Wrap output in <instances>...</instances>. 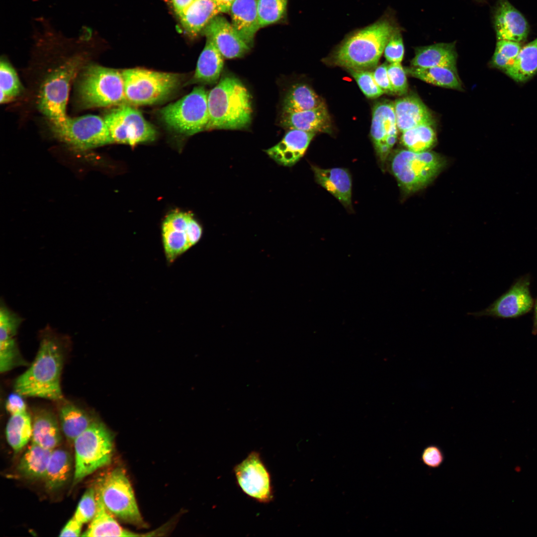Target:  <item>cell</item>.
<instances>
[{
  "label": "cell",
  "instance_id": "1",
  "mask_svg": "<svg viewBox=\"0 0 537 537\" xmlns=\"http://www.w3.org/2000/svg\"><path fill=\"white\" fill-rule=\"evenodd\" d=\"M63 362L59 339L47 331L41 340L32 363L15 380L14 392L23 397L62 400L60 379Z\"/></svg>",
  "mask_w": 537,
  "mask_h": 537
},
{
  "label": "cell",
  "instance_id": "2",
  "mask_svg": "<svg viewBox=\"0 0 537 537\" xmlns=\"http://www.w3.org/2000/svg\"><path fill=\"white\" fill-rule=\"evenodd\" d=\"M209 122L206 130L242 129L252 119L251 95L241 81L225 75L208 92Z\"/></svg>",
  "mask_w": 537,
  "mask_h": 537
},
{
  "label": "cell",
  "instance_id": "3",
  "mask_svg": "<svg viewBox=\"0 0 537 537\" xmlns=\"http://www.w3.org/2000/svg\"><path fill=\"white\" fill-rule=\"evenodd\" d=\"M395 29L389 20L381 19L354 33L334 52V64L356 70L375 67Z\"/></svg>",
  "mask_w": 537,
  "mask_h": 537
},
{
  "label": "cell",
  "instance_id": "4",
  "mask_svg": "<svg viewBox=\"0 0 537 537\" xmlns=\"http://www.w3.org/2000/svg\"><path fill=\"white\" fill-rule=\"evenodd\" d=\"M76 95L80 107H107L126 104L121 71L95 64L83 67Z\"/></svg>",
  "mask_w": 537,
  "mask_h": 537
},
{
  "label": "cell",
  "instance_id": "5",
  "mask_svg": "<svg viewBox=\"0 0 537 537\" xmlns=\"http://www.w3.org/2000/svg\"><path fill=\"white\" fill-rule=\"evenodd\" d=\"M73 484L108 465L113 450V436L104 424L96 418L74 440Z\"/></svg>",
  "mask_w": 537,
  "mask_h": 537
},
{
  "label": "cell",
  "instance_id": "6",
  "mask_svg": "<svg viewBox=\"0 0 537 537\" xmlns=\"http://www.w3.org/2000/svg\"><path fill=\"white\" fill-rule=\"evenodd\" d=\"M84 62L81 55L69 58L50 71L42 82L37 105L50 123L60 121L67 116L66 106L71 85L84 67Z\"/></svg>",
  "mask_w": 537,
  "mask_h": 537
},
{
  "label": "cell",
  "instance_id": "7",
  "mask_svg": "<svg viewBox=\"0 0 537 537\" xmlns=\"http://www.w3.org/2000/svg\"><path fill=\"white\" fill-rule=\"evenodd\" d=\"M127 104L151 105L160 102L179 87L181 77L179 74L142 68L121 71Z\"/></svg>",
  "mask_w": 537,
  "mask_h": 537
},
{
  "label": "cell",
  "instance_id": "8",
  "mask_svg": "<svg viewBox=\"0 0 537 537\" xmlns=\"http://www.w3.org/2000/svg\"><path fill=\"white\" fill-rule=\"evenodd\" d=\"M444 159L437 154L401 150L392 156L391 170L402 188L413 192L427 186L445 166Z\"/></svg>",
  "mask_w": 537,
  "mask_h": 537
},
{
  "label": "cell",
  "instance_id": "9",
  "mask_svg": "<svg viewBox=\"0 0 537 537\" xmlns=\"http://www.w3.org/2000/svg\"><path fill=\"white\" fill-rule=\"evenodd\" d=\"M208 92L202 86L160 111L165 124L175 132L193 135L206 130L209 122Z\"/></svg>",
  "mask_w": 537,
  "mask_h": 537
},
{
  "label": "cell",
  "instance_id": "10",
  "mask_svg": "<svg viewBox=\"0 0 537 537\" xmlns=\"http://www.w3.org/2000/svg\"><path fill=\"white\" fill-rule=\"evenodd\" d=\"M106 509L130 524L144 526L134 493L123 469L116 468L101 478L95 489Z\"/></svg>",
  "mask_w": 537,
  "mask_h": 537
},
{
  "label": "cell",
  "instance_id": "11",
  "mask_svg": "<svg viewBox=\"0 0 537 537\" xmlns=\"http://www.w3.org/2000/svg\"><path fill=\"white\" fill-rule=\"evenodd\" d=\"M50 123L57 139L78 149L87 150L113 143L103 118L99 116H67L60 121Z\"/></svg>",
  "mask_w": 537,
  "mask_h": 537
},
{
  "label": "cell",
  "instance_id": "12",
  "mask_svg": "<svg viewBox=\"0 0 537 537\" xmlns=\"http://www.w3.org/2000/svg\"><path fill=\"white\" fill-rule=\"evenodd\" d=\"M113 143L131 146L154 140L157 132L141 112L124 104L107 112L103 117Z\"/></svg>",
  "mask_w": 537,
  "mask_h": 537
},
{
  "label": "cell",
  "instance_id": "13",
  "mask_svg": "<svg viewBox=\"0 0 537 537\" xmlns=\"http://www.w3.org/2000/svg\"><path fill=\"white\" fill-rule=\"evenodd\" d=\"M202 234L201 226L188 212L175 211L169 214L162 225V239L165 255L173 263L196 244Z\"/></svg>",
  "mask_w": 537,
  "mask_h": 537
},
{
  "label": "cell",
  "instance_id": "14",
  "mask_svg": "<svg viewBox=\"0 0 537 537\" xmlns=\"http://www.w3.org/2000/svg\"><path fill=\"white\" fill-rule=\"evenodd\" d=\"M233 472L237 485L247 496L261 503L272 501L271 476L259 452L251 451L234 467Z\"/></svg>",
  "mask_w": 537,
  "mask_h": 537
},
{
  "label": "cell",
  "instance_id": "15",
  "mask_svg": "<svg viewBox=\"0 0 537 537\" xmlns=\"http://www.w3.org/2000/svg\"><path fill=\"white\" fill-rule=\"evenodd\" d=\"M529 284L528 278L520 279L486 309L467 314L476 318H513L523 315L530 311L533 304Z\"/></svg>",
  "mask_w": 537,
  "mask_h": 537
},
{
  "label": "cell",
  "instance_id": "16",
  "mask_svg": "<svg viewBox=\"0 0 537 537\" xmlns=\"http://www.w3.org/2000/svg\"><path fill=\"white\" fill-rule=\"evenodd\" d=\"M202 33L212 41L224 58L232 59L245 55L251 47L224 17L216 16L206 26Z\"/></svg>",
  "mask_w": 537,
  "mask_h": 537
},
{
  "label": "cell",
  "instance_id": "17",
  "mask_svg": "<svg viewBox=\"0 0 537 537\" xmlns=\"http://www.w3.org/2000/svg\"><path fill=\"white\" fill-rule=\"evenodd\" d=\"M494 27L498 40L520 43L526 39L529 33L526 19L507 0H499L494 15Z\"/></svg>",
  "mask_w": 537,
  "mask_h": 537
},
{
  "label": "cell",
  "instance_id": "18",
  "mask_svg": "<svg viewBox=\"0 0 537 537\" xmlns=\"http://www.w3.org/2000/svg\"><path fill=\"white\" fill-rule=\"evenodd\" d=\"M315 133L289 129L276 145L266 150L276 163L291 167L304 155Z\"/></svg>",
  "mask_w": 537,
  "mask_h": 537
},
{
  "label": "cell",
  "instance_id": "19",
  "mask_svg": "<svg viewBox=\"0 0 537 537\" xmlns=\"http://www.w3.org/2000/svg\"><path fill=\"white\" fill-rule=\"evenodd\" d=\"M397 129L403 132L421 126H432L433 117L418 96L409 95L396 100L393 103Z\"/></svg>",
  "mask_w": 537,
  "mask_h": 537
},
{
  "label": "cell",
  "instance_id": "20",
  "mask_svg": "<svg viewBox=\"0 0 537 537\" xmlns=\"http://www.w3.org/2000/svg\"><path fill=\"white\" fill-rule=\"evenodd\" d=\"M282 127L289 129L309 132H329L331 120L325 105L308 110L282 112L280 121Z\"/></svg>",
  "mask_w": 537,
  "mask_h": 537
},
{
  "label": "cell",
  "instance_id": "21",
  "mask_svg": "<svg viewBox=\"0 0 537 537\" xmlns=\"http://www.w3.org/2000/svg\"><path fill=\"white\" fill-rule=\"evenodd\" d=\"M316 182L338 199L345 206L352 204V179L345 168L324 169L312 166Z\"/></svg>",
  "mask_w": 537,
  "mask_h": 537
},
{
  "label": "cell",
  "instance_id": "22",
  "mask_svg": "<svg viewBox=\"0 0 537 537\" xmlns=\"http://www.w3.org/2000/svg\"><path fill=\"white\" fill-rule=\"evenodd\" d=\"M456 61L454 43H437L417 48L411 65L421 68L446 67L457 73Z\"/></svg>",
  "mask_w": 537,
  "mask_h": 537
},
{
  "label": "cell",
  "instance_id": "23",
  "mask_svg": "<svg viewBox=\"0 0 537 537\" xmlns=\"http://www.w3.org/2000/svg\"><path fill=\"white\" fill-rule=\"evenodd\" d=\"M258 0H234L229 12L232 24L243 39L251 47L261 28L257 10Z\"/></svg>",
  "mask_w": 537,
  "mask_h": 537
},
{
  "label": "cell",
  "instance_id": "24",
  "mask_svg": "<svg viewBox=\"0 0 537 537\" xmlns=\"http://www.w3.org/2000/svg\"><path fill=\"white\" fill-rule=\"evenodd\" d=\"M61 431L59 420L53 412L46 409L34 411L31 439L32 443L53 450L61 442Z\"/></svg>",
  "mask_w": 537,
  "mask_h": 537
},
{
  "label": "cell",
  "instance_id": "25",
  "mask_svg": "<svg viewBox=\"0 0 537 537\" xmlns=\"http://www.w3.org/2000/svg\"><path fill=\"white\" fill-rule=\"evenodd\" d=\"M96 491V490H95ZM97 510L83 537H150L156 535L155 532L138 534L123 528L106 509L96 492Z\"/></svg>",
  "mask_w": 537,
  "mask_h": 537
},
{
  "label": "cell",
  "instance_id": "26",
  "mask_svg": "<svg viewBox=\"0 0 537 537\" xmlns=\"http://www.w3.org/2000/svg\"><path fill=\"white\" fill-rule=\"evenodd\" d=\"M201 53L191 83L213 85L216 83L221 74L223 57L211 40L206 39Z\"/></svg>",
  "mask_w": 537,
  "mask_h": 537
},
{
  "label": "cell",
  "instance_id": "27",
  "mask_svg": "<svg viewBox=\"0 0 537 537\" xmlns=\"http://www.w3.org/2000/svg\"><path fill=\"white\" fill-rule=\"evenodd\" d=\"M219 12L212 0H195L178 16L184 31L195 36Z\"/></svg>",
  "mask_w": 537,
  "mask_h": 537
},
{
  "label": "cell",
  "instance_id": "28",
  "mask_svg": "<svg viewBox=\"0 0 537 537\" xmlns=\"http://www.w3.org/2000/svg\"><path fill=\"white\" fill-rule=\"evenodd\" d=\"M94 419L84 410L69 402H64L58 411L61 431L67 440L73 443Z\"/></svg>",
  "mask_w": 537,
  "mask_h": 537
},
{
  "label": "cell",
  "instance_id": "29",
  "mask_svg": "<svg viewBox=\"0 0 537 537\" xmlns=\"http://www.w3.org/2000/svg\"><path fill=\"white\" fill-rule=\"evenodd\" d=\"M72 469L70 453L63 448L53 449L43 479L46 488L54 491L63 486L70 479Z\"/></svg>",
  "mask_w": 537,
  "mask_h": 537
},
{
  "label": "cell",
  "instance_id": "30",
  "mask_svg": "<svg viewBox=\"0 0 537 537\" xmlns=\"http://www.w3.org/2000/svg\"><path fill=\"white\" fill-rule=\"evenodd\" d=\"M52 451L31 442L19 460V473L29 479H44Z\"/></svg>",
  "mask_w": 537,
  "mask_h": 537
},
{
  "label": "cell",
  "instance_id": "31",
  "mask_svg": "<svg viewBox=\"0 0 537 537\" xmlns=\"http://www.w3.org/2000/svg\"><path fill=\"white\" fill-rule=\"evenodd\" d=\"M397 127L393 103L383 101L376 103L372 110L370 134L374 146L385 143L386 137L397 135Z\"/></svg>",
  "mask_w": 537,
  "mask_h": 537
},
{
  "label": "cell",
  "instance_id": "32",
  "mask_svg": "<svg viewBox=\"0 0 537 537\" xmlns=\"http://www.w3.org/2000/svg\"><path fill=\"white\" fill-rule=\"evenodd\" d=\"M32 418L27 410L10 415L5 427V436L15 452L21 450L31 439Z\"/></svg>",
  "mask_w": 537,
  "mask_h": 537
},
{
  "label": "cell",
  "instance_id": "33",
  "mask_svg": "<svg viewBox=\"0 0 537 537\" xmlns=\"http://www.w3.org/2000/svg\"><path fill=\"white\" fill-rule=\"evenodd\" d=\"M405 70L410 77L433 85L457 90H460L462 88L457 73L448 68L410 66Z\"/></svg>",
  "mask_w": 537,
  "mask_h": 537
},
{
  "label": "cell",
  "instance_id": "34",
  "mask_svg": "<svg viewBox=\"0 0 537 537\" xmlns=\"http://www.w3.org/2000/svg\"><path fill=\"white\" fill-rule=\"evenodd\" d=\"M505 72L517 82H525L537 73V38L521 48L517 58Z\"/></svg>",
  "mask_w": 537,
  "mask_h": 537
},
{
  "label": "cell",
  "instance_id": "35",
  "mask_svg": "<svg viewBox=\"0 0 537 537\" xmlns=\"http://www.w3.org/2000/svg\"><path fill=\"white\" fill-rule=\"evenodd\" d=\"M324 105L323 100L311 88L304 84H296L286 93L283 101L282 112L308 110Z\"/></svg>",
  "mask_w": 537,
  "mask_h": 537
},
{
  "label": "cell",
  "instance_id": "36",
  "mask_svg": "<svg viewBox=\"0 0 537 537\" xmlns=\"http://www.w3.org/2000/svg\"><path fill=\"white\" fill-rule=\"evenodd\" d=\"M435 132L430 125L417 126L402 132L401 140L408 150L414 152L427 151L435 143Z\"/></svg>",
  "mask_w": 537,
  "mask_h": 537
},
{
  "label": "cell",
  "instance_id": "37",
  "mask_svg": "<svg viewBox=\"0 0 537 537\" xmlns=\"http://www.w3.org/2000/svg\"><path fill=\"white\" fill-rule=\"evenodd\" d=\"M0 102L4 103L18 96L22 89L15 70L4 58L0 60Z\"/></svg>",
  "mask_w": 537,
  "mask_h": 537
},
{
  "label": "cell",
  "instance_id": "38",
  "mask_svg": "<svg viewBox=\"0 0 537 537\" xmlns=\"http://www.w3.org/2000/svg\"><path fill=\"white\" fill-rule=\"evenodd\" d=\"M287 0H258L257 10L260 27L279 20L286 8Z\"/></svg>",
  "mask_w": 537,
  "mask_h": 537
},
{
  "label": "cell",
  "instance_id": "39",
  "mask_svg": "<svg viewBox=\"0 0 537 537\" xmlns=\"http://www.w3.org/2000/svg\"><path fill=\"white\" fill-rule=\"evenodd\" d=\"M23 318L9 309L1 299L0 305V338L15 337Z\"/></svg>",
  "mask_w": 537,
  "mask_h": 537
},
{
  "label": "cell",
  "instance_id": "40",
  "mask_svg": "<svg viewBox=\"0 0 537 537\" xmlns=\"http://www.w3.org/2000/svg\"><path fill=\"white\" fill-rule=\"evenodd\" d=\"M97 510L95 489H88L82 497L73 517L82 524L91 521Z\"/></svg>",
  "mask_w": 537,
  "mask_h": 537
},
{
  "label": "cell",
  "instance_id": "41",
  "mask_svg": "<svg viewBox=\"0 0 537 537\" xmlns=\"http://www.w3.org/2000/svg\"><path fill=\"white\" fill-rule=\"evenodd\" d=\"M359 88L368 98H376L384 92L376 84L373 73L364 70L348 69Z\"/></svg>",
  "mask_w": 537,
  "mask_h": 537
},
{
  "label": "cell",
  "instance_id": "42",
  "mask_svg": "<svg viewBox=\"0 0 537 537\" xmlns=\"http://www.w3.org/2000/svg\"><path fill=\"white\" fill-rule=\"evenodd\" d=\"M404 53V47L401 35L395 29L389 38L384 50V56L391 63H401Z\"/></svg>",
  "mask_w": 537,
  "mask_h": 537
},
{
  "label": "cell",
  "instance_id": "43",
  "mask_svg": "<svg viewBox=\"0 0 537 537\" xmlns=\"http://www.w3.org/2000/svg\"><path fill=\"white\" fill-rule=\"evenodd\" d=\"M387 73L394 93L404 94L408 90L406 73L401 63L388 65Z\"/></svg>",
  "mask_w": 537,
  "mask_h": 537
},
{
  "label": "cell",
  "instance_id": "44",
  "mask_svg": "<svg viewBox=\"0 0 537 537\" xmlns=\"http://www.w3.org/2000/svg\"><path fill=\"white\" fill-rule=\"evenodd\" d=\"M422 462L430 468L439 467L444 460V454L439 447L432 445L423 449L421 457Z\"/></svg>",
  "mask_w": 537,
  "mask_h": 537
},
{
  "label": "cell",
  "instance_id": "45",
  "mask_svg": "<svg viewBox=\"0 0 537 537\" xmlns=\"http://www.w3.org/2000/svg\"><path fill=\"white\" fill-rule=\"evenodd\" d=\"M520 43L507 40H498L495 52L511 63L517 58L521 49Z\"/></svg>",
  "mask_w": 537,
  "mask_h": 537
},
{
  "label": "cell",
  "instance_id": "46",
  "mask_svg": "<svg viewBox=\"0 0 537 537\" xmlns=\"http://www.w3.org/2000/svg\"><path fill=\"white\" fill-rule=\"evenodd\" d=\"M387 67L385 63L378 66L373 73L374 79L380 89L384 92L393 93V89L389 79Z\"/></svg>",
  "mask_w": 537,
  "mask_h": 537
},
{
  "label": "cell",
  "instance_id": "47",
  "mask_svg": "<svg viewBox=\"0 0 537 537\" xmlns=\"http://www.w3.org/2000/svg\"><path fill=\"white\" fill-rule=\"evenodd\" d=\"M22 397L23 396L15 392L8 396L5 407L9 414L12 415L27 410L26 405Z\"/></svg>",
  "mask_w": 537,
  "mask_h": 537
},
{
  "label": "cell",
  "instance_id": "48",
  "mask_svg": "<svg viewBox=\"0 0 537 537\" xmlns=\"http://www.w3.org/2000/svg\"><path fill=\"white\" fill-rule=\"evenodd\" d=\"M82 525L74 517H73L65 525L60 532V537H79L81 533Z\"/></svg>",
  "mask_w": 537,
  "mask_h": 537
},
{
  "label": "cell",
  "instance_id": "49",
  "mask_svg": "<svg viewBox=\"0 0 537 537\" xmlns=\"http://www.w3.org/2000/svg\"><path fill=\"white\" fill-rule=\"evenodd\" d=\"M195 0H170L173 8L177 16L180 14Z\"/></svg>",
  "mask_w": 537,
  "mask_h": 537
},
{
  "label": "cell",
  "instance_id": "50",
  "mask_svg": "<svg viewBox=\"0 0 537 537\" xmlns=\"http://www.w3.org/2000/svg\"><path fill=\"white\" fill-rule=\"evenodd\" d=\"M376 152L381 161L384 162L390 153L391 148L385 143L375 145Z\"/></svg>",
  "mask_w": 537,
  "mask_h": 537
},
{
  "label": "cell",
  "instance_id": "51",
  "mask_svg": "<svg viewBox=\"0 0 537 537\" xmlns=\"http://www.w3.org/2000/svg\"><path fill=\"white\" fill-rule=\"evenodd\" d=\"M220 12H229L231 6L234 0H212Z\"/></svg>",
  "mask_w": 537,
  "mask_h": 537
},
{
  "label": "cell",
  "instance_id": "52",
  "mask_svg": "<svg viewBox=\"0 0 537 537\" xmlns=\"http://www.w3.org/2000/svg\"><path fill=\"white\" fill-rule=\"evenodd\" d=\"M397 140V135H390L387 136L385 139V142L391 148L393 147Z\"/></svg>",
  "mask_w": 537,
  "mask_h": 537
},
{
  "label": "cell",
  "instance_id": "53",
  "mask_svg": "<svg viewBox=\"0 0 537 537\" xmlns=\"http://www.w3.org/2000/svg\"><path fill=\"white\" fill-rule=\"evenodd\" d=\"M535 324L537 329V300L535 304Z\"/></svg>",
  "mask_w": 537,
  "mask_h": 537
}]
</instances>
